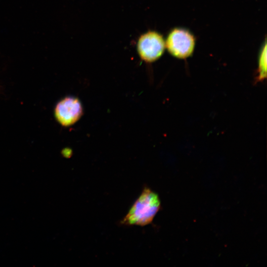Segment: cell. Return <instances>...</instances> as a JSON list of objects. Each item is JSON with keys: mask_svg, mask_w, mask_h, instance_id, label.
<instances>
[{"mask_svg": "<svg viewBox=\"0 0 267 267\" xmlns=\"http://www.w3.org/2000/svg\"><path fill=\"white\" fill-rule=\"evenodd\" d=\"M83 113L80 100L74 96H66L56 104L54 114L56 121L63 127H69L76 123Z\"/></svg>", "mask_w": 267, "mask_h": 267, "instance_id": "cell-4", "label": "cell"}, {"mask_svg": "<svg viewBox=\"0 0 267 267\" xmlns=\"http://www.w3.org/2000/svg\"><path fill=\"white\" fill-rule=\"evenodd\" d=\"M158 195L148 187L143 188L121 221L127 225L145 226L152 222L160 208Z\"/></svg>", "mask_w": 267, "mask_h": 267, "instance_id": "cell-1", "label": "cell"}, {"mask_svg": "<svg viewBox=\"0 0 267 267\" xmlns=\"http://www.w3.org/2000/svg\"><path fill=\"white\" fill-rule=\"evenodd\" d=\"M195 44L194 36L188 30L182 28L173 29L165 42V46L173 56L185 59L193 53Z\"/></svg>", "mask_w": 267, "mask_h": 267, "instance_id": "cell-2", "label": "cell"}, {"mask_svg": "<svg viewBox=\"0 0 267 267\" xmlns=\"http://www.w3.org/2000/svg\"><path fill=\"white\" fill-rule=\"evenodd\" d=\"M267 45L265 43L262 49L259 58V68L257 79L261 81L266 78L267 71Z\"/></svg>", "mask_w": 267, "mask_h": 267, "instance_id": "cell-5", "label": "cell"}, {"mask_svg": "<svg viewBox=\"0 0 267 267\" xmlns=\"http://www.w3.org/2000/svg\"><path fill=\"white\" fill-rule=\"evenodd\" d=\"M165 47L163 36L154 31H149L141 35L137 43V51L140 58L147 63L153 62L159 58Z\"/></svg>", "mask_w": 267, "mask_h": 267, "instance_id": "cell-3", "label": "cell"}]
</instances>
